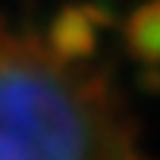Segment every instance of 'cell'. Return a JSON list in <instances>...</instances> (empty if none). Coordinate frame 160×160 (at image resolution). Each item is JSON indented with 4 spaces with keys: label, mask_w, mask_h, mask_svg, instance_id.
Returning a JSON list of instances; mask_svg holds the SVG:
<instances>
[{
    "label": "cell",
    "mask_w": 160,
    "mask_h": 160,
    "mask_svg": "<svg viewBox=\"0 0 160 160\" xmlns=\"http://www.w3.org/2000/svg\"><path fill=\"white\" fill-rule=\"evenodd\" d=\"M0 160H138L110 82L57 41L0 28Z\"/></svg>",
    "instance_id": "cell-1"
}]
</instances>
